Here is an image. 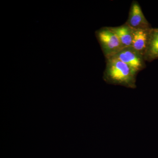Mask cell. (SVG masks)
Instances as JSON below:
<instances>
[{"mask_svg": "<svg viewBox=\"0 0 158 158\" xmlns=\"http://www.w3.org/2000/svg\"><path fill=\"white\" fill-rule=\"evenodd\" d=\"M126 23L134 29H147L151 28L149 23L145 18L139 3L136 1L132 2Z\"/></svg>", "mask_w": 158, "mask_h": 158, "instance_id": "cell-4", "label": "cell"}, {"mask_svg": "<svg viewBox=\"0 0 158 158\" xmlns=\"http://www.w3.org/2000/svg\"><path fill=\"white\" fill-rule=\"evenodd\" d=\"M137 74L136 71L118 59L114 58L106 59L103 79L107 84L135 89L136 88Z\"/></svg>", "mask_w": 158, "mask_h": 158, "instance_id": "cell-1", "label": "cell"}, {"mask_svg": "<svg viewBox=\"0 0 158 158\" xmlns=\"http://www.w3.org/2000/svg\"><path fill=\"white\" fill-rule=\"evenodd\" d=\"M110 58L118 59L138 73L146 67L144 56L131 47L122 49L118 53Z\"/></svg>", "mask_w": 158, "mask_h": 158, "instance_id": "cell-3", "label": "cell"}, {"mask_svg": "<svg viewBox=\"0 0 158 158\" xmlns=\"http://www.w3.org/2000/svg\"><path fill=\"white\" fill-rule=\"evenodd\" d=\"M109 27L118 37L123 48L131 46L134 29L126 23L119 27Z\"/></svg>", "mask_w": 158, "mask_h": 158, "instance_id": "cell-6", "label": "cell"}, {"mask_svg": "<svg viewBox=\"0 0 158 158\" xmlns=\"http://www.w3.org/2000/svg\"><path fill=\"white\" fill-rule=\"evenodd\" d=\"M152 29H134L131 46L144 57Z\"/></svg>", "mask_w": 158, "mask_h": 158, "instance_id": "cell-5", "label": "cell"}, {"mask_svg": "<svg viewBox=\"0 0 158 158\" xmlns=\"http://www.w3.org/2000/svg\"><path fill=\"white\" fill-rule=\"evenodd\" d=\"M158 58V29H152L147 50L144 54L145 61L151 62Z\"/></svg>", "mask_w": 158, "mask_h": 158, "instance_id": "cell-7", "label": "cell"}, {"mask_svg": "<svg viewBox=\"0 0 158 158\" xmlns=\"http://www.w3.org/2000/svg\"><path fill=\"white\" fill-rule=\"evenodd\" d=\"M95 34L106 59L113 56L123 48L118 37L109 27L98 30Z\"/></svg>", "mask_w": 158, "mask_h": 158, "instance_id": "cell-2", "label": "cell"}]
</instances>
